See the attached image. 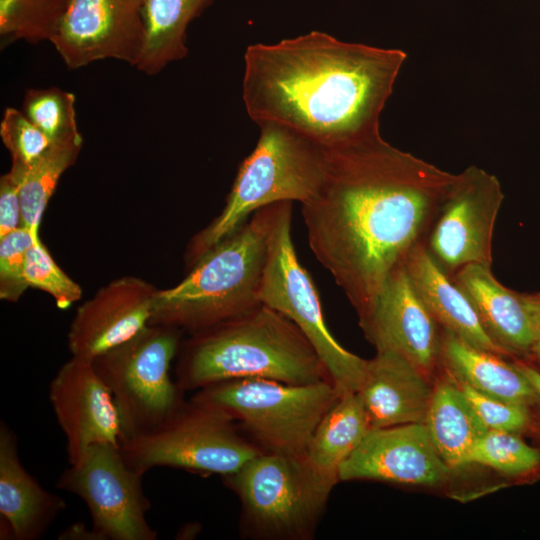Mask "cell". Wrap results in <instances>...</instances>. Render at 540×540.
Returning <instances> with one entry per match:
<instances>
[{"label":"cell","instance_id":"1","mask_svg":"<svg viewBox=\"0 0 540 540\" xmlns=\"http://www.w3.org/2000/svg\"><path fill=\"white\" fill-rule=\"evenodd\" d=\"M327 153L323 185L302 205V215L310 249L359 319L391 273L425 242L456 174L380 134Z\"/></svg>","mask_w":540,"mask_h":540},{"label":"cell","instance_id":"2","mask_svg":"<svg viewBox=\"0 0 540 540\" xmlns=\"http://www.w3.org/2000/svg\"><path fill=\"white\" fill-rule=\"evenodd\" d=\"M406 58L320 31L252 44L244 54L245 109L257 124L285 125L326 149L375 136Z\"/></svg>","mask_w":540,"mask_h":540},{"label":"cell","instance_id":"3","mask_svg":"<svg viewBox=\"0 0 540 540\" xmlns=\"http://www.w3.org/2000/svg\"><path fill=\"white\" fill-rule=\"evenodd\" d=\"M176 375L184 392L236 379L288 384L331 381L301 330L264 304L196 332L184 350Z\"/></svg>","mask_w":540,"mask_h":540},{"label":"cell","instance_id":"4","mask_svg":"<svg viewBox=\"0 0 540 540\" xmlns=\"http://www.w3.org/2000/svg\"><path fill=\"white\" fill-rule=\"evenodd\" d=\"M278 203L253 213L177 286L151 296V322L196 333L262 304L260 283Z\"/></svg>","mask_w":540,"mask_h":540},{"label":"cell","instance_id":"5","mask_svg":"<svg viewBox=\"0 0 540 540\" xmlns=\"http://www.w3.org/2000/svg\"><path fill=\"white\" fill-rule=\"evenodd\" d=\"M257 125V144L240 164L224 209L194 241L197 260L257 210L283 201L306 204L323 185L328 159L325 147L282 124Z\"/></svg>","mask_w":540,"mask_h":540},{"label":"cell","instance_id":"6","mask_svg":"<svg viewBox=\"0 0 540 540\" xmlns=\"http://www.w3.org/2000/svg\"><path fill=\"white\" fill-rule=\"evenodd\" d=\"M241 503V529L266 540H307L337 483L304 457L262 452L225 476Z\"/></svg>","mask_w":540,"mask_h":540},{"label":"cell","instance_id":"7","mask_svg":"<svg viewBox=\"0 0 540 540\" xmlns=\"http://www.w3.org/2000/svg\"><path fill=\"white\" fill-rule=\"evenodd\" d=\"M340 394L329 380L236 379L199 389L192 397L227 413L263 451L304 457L318 423Z\"/></svg>","mask_w":540,"mask_h":540},{"label":"cell","instance_id":"8","mask_svg":"<svg viewBox=\"0 0 540 540\" xmlns=\"http://www.w3.org/2000/svg\"><path fill=\"white\" fill-rule=\"evenodd\" d=\"M126 463L144 475L155 467L228 476L264 452L223 410L191 397L152 429L125 439Z\"/></svg>","mask_w":540,"mask_h":540},{"label":"cell","instance_id":"9","mask_svg":"<svg viewBox=\"0 0 540 540\" xmlns=\"http://www.w3.org/2000/svg\"><path fill=\"white\" fill-rule=\"evenodd\" d=\"M291 223L292 202H279L269 235L260 301L301 330L341 393L357 392L367 359L345 349L329 331L315 284L297 257Z\"/></svg>","mask_w":540,"mask_h":540},{"label":"cell","instance_id":"10","mask_svg":"<svg viewBox=\"0 0 540 540\" xmlns=\"http://www.w3.org/2000/svg\"><path fill=\"white\" fill-rule=\"evenodd\" d=\"M178 343L173 327H147L92 361L114 398L123 441L157 426L184 401L169 374Z\"/></svg>","mask_w":540,"mask_h":540},{"label":"cell","instance_id":"11","mask_svg":"<svg viewBox=\"0 0 540 540\" xmlns=\"http://www.w3.org/2000/svg\"><path fill=\"white\" fill-rule=\"evenodd\" d=\"M142 477L126 463L120 448L96 444L61 473L57 488L85 502L92 528L102 540H156L157 531L146 518L150 503Z\"/></svg>","mask_w":540,"mask_h":540},{"label":"cell","instance_id":"12","mask_svg":"<svg viewBox=\"0 0 540 540\" xmlns=\"http://www.w3.org/2000/svg\"><path fill=\"white\" fill-rule=\"evenodd\" d=\"M503 200L495 175L475 165L456 174L424 242L445 272L453 276L467 265H492L494 227Z\"/></svg>","mask_w":540,"mask_h":540},{"label":"cell","instance_id":"13","mask_svg":"<svg viewBox=\"0 0 540 540\" xmlns=\"http://www.w3.org/2000/svg\"><path fill=\"white\" fill-rule=\"evenodd\" d=\"M146 0H68L50 41L69 69L105 59L136 66L145 37Z\"/></svg>","mask_w":540,"mask_h":540},{"label":"cell","instance_id":"14","mask_svg":"<svg viewBox=\"0 0 540 540\" xmlns=\"http://www.w3.org/2000/svg\"><path fill=\"white\" fill-rule=\"evenodd\" d=\"M358 321L376 351L397 353L435 380L441 369L442 329L404 264L391 273L371 308Z\"/></svg>","mask_w":540,"mask_h":540},{"label":"cell","instance_id":"15","mask_svg":"<svg viewBox=\"0 0 540 540\" xmlns=\"http://www.w3.org/2000/svg\"><path fill=\"white\" fill-rule=\"evenodd\" d=\"M48 395L65 437L69 464L96 444L121 447L123 429L117 406L92 361L74 356L52 379Z\"/></svg>","mask_w":540,"mask_h":540},{"label":"cell","instance_id":"16","mask_svg":"<svg viewBox=\"0 0 540 540\" xmlns=\"http://www.w3.org/2000/svg\"><path fill=\"white\" fill-rule=\"evenodd\" d=\"M451 472L424 423H410L371 429L341 464L338 478L438 486Z\"/></svg>","mask_w":540,"mask_h":540},{"label":"cell","instance_id":"17","mask_svg":"<svg viewBox=\"0 0 540 540\" xmlns=\"http://www.w3.org/2000/svg\"><path fill=\"white\" fill-rule=\"evenodd\" d=\"M434 380L404 357L376 351L367 359L357 390L372 429L423 423L432 398Z\"/></svg>","mask_w":540,"mask_h":540},{"label":"cell","instance_id":"18","mask_svg":"<svg viewBox=\"0 0 540 540\" xmlns=\"http://www.w3.org/2000/svg\"><path fill=\"white\" fill-rule=\"evenodd\" d=\"M67 504L59 495L44 489L24 468L18 453L17 436L0 424V531L1 539L41 538Z\"/></svg>","mask_w":540,"mask_h":540},{"label":"cell","instance_id":"19","mask_svg":"<svg viewBox=\"0 0 540 540\" xmlns=\"http://www.w3.org/2000/svg\"><path fill=\"white\" fill-rule=\"evenodd\" d=\"M452 277L467 294L486 333L505 356H531L536 328L525 293L502 285L488 265H467Z\"/></svg>","mask_w":540,"mask_h":540},{"label":"cell","instance_id":"20","mask_svg":"<svg viewBox=\"0 0 540 540\" xmlns=\"http://www.w3.org/2000/svg\"><path fill=\"white\" fill-rule=\"evenodd\" d=\"M404 265L419 296L441 329L475 347L505 356L486 333L467 294L435 262L424 243L409 253Z\"/></svg>","mask_w":540,"mask_h":540},{"label":"cell","instance_id":"21","mask_svg":"<svg viewBox=\"0 0 540 540\" xmlns=\"http://www.w3.org/2000/svg\"><path fill=\"white\" fill-rule=\"evenodd\" d=\"M504 356L475 347L442 329L441 368L455 381L490 397L531 405L537 395L529 380Z\"/></svg>","mask_w":540,"mask_h":540},{"label":"cell","instance_id":"22","mask_svg":"<svg viewBox=\"0 0 540 540\" xmlns=\"http://www.w3.org/2000/svg\"><path fill=\"white\" fill-rule=\"evenodd\" d=\"M423 423L439 456L452 471L465 467L472 447L487 431L458 383L445 371L434 380Z\"/></svg>","mask_w":540,"mask_h":540},{"label":"cell","instance_id":"23","mask_svg":"<svg viewBox=\"0 0 540 540\" xmlns=\"http://www.w3.org/2000/svg\"><path fill=\"white\" fill-rule=\"evenodd\" d=\"M152 317L151 297L89 307L77 316L69 347L75 357L93 361L136 337Z\"/></svg>","mask_w":540,"mask_h":540},{"label":"cell","instance_id":"24","mask_svg":"<svg viewBox=\"0 0 540 540\" xmlns=\"http://www.w3.org/2000/svg\"><path fill=\"white\" fill-rule=\"evenodd\" d=\"M372 429L357 392L341 393L318 423L305 458L321 475L339 481L341 464Z\"/></svg>","mask_w":540,"mask_h":540},{"label":"cell","instance_id":"25","mask_svg":"<svg viewBox=\"0 0 540 540\" xmlns=\"http://www.w3.org/2000/svg\"><path fill=\"white\" fill-rule=\"evenodd\" d=\"M213 0H146V37L137 68L156 75L188 54L187 29Z\"/></svg>","mask_w":540,"mask_h":540},{"label":"cell","instance_id":"26","mask_svg":"<svg viewBox=\"0 0 540 540\" xmlns=\"http://www.w3.org/2000/svg\"><path fill=\"white\" fill-rule=\"evenodd\" d=\"M82 144H52L49 150L24 170L20 186L22 222L39 239L45 207L63 172L74 163Z\"/></svg>","mask_w":540,"mask_h":540},{"label":"cell","instance_id":"27","mask_svg":"<svg viewBox=\"0 0 540 540\" xmlns=\"http://www.w3.org/2000/svg\"><path fill=\"white\" fill-rule=\"evenodd\" d=\"M68 0H0L1 43L51 41Z\"/></svg>","mask_w":540,"mask_h":540},{"label":"cell","instance_id":"28","mask_svg":"<svg viewBox=\"0 0 540 540\" xmlns=\"http://www.w3.org/2000/svg\"><path fill=\"white\" fill-rule=\"evenodd\" d=\"M75 95L57 87L26 91L21 111L52 144L79 143Z\"/></svg>","mask_w":540,"mask_h":540},{"label":"cell","instance_id":"29","mask_svg":"<svg viewBox=\"0 0 540 540\" xmlns=\"http://www.w3.org/2000/svg\"><path fill=\"white\" fill-rule=\"evenodd\" d=\"M478 465L506 476L519 477L540 467V451L519 434L505 431H486L469 452L465 467Z\"/></svg>","mask_w":540,"mask_h":540},{"label":"cell","instance_id":"30","mask_svg":"<svg viewBox=\"0 0 540 540\" xmlns=\"http://www.w3.org/2000/svg\"><path fill=\"white\" fill-rule=\"evenodd\" d=\"M23 274L28 286L51 294L61 309L81 297L80 287L56 265L41 241L27 251Z\"/></svg>","mask_w":540,"mask_h":540},{"label":"cell","instance_id":"31","mask_svg":"<svg viewBox=\"0 0 540 540\" xmlns=\"http://www.w3.org/2000/svg\"><path fill=\"white\" fill-rule=\"evenodd\" d=\"M0 136L10 151L12 164L28 168L52 146L49 138L21 110L7 107L0 122Z\"/></svg>","mask_w":540,"mask_h":540},{"label":"cell","instance_id":"32","mask_svg":"<svg viewBox=\"0 0 540 540\" xmlns=\"http://www.w3.org/2000/svg\"><path fill=\"white\" fill-rule=\"evenodd\" d=\"M458 385L487 431L520 434L529 428L531 424L529 405L490 397L464 384Z\"/></svg>","mask_w":540,"mask_h":540},{"label":"cell","instance_id":"33","mask_svg":"<svg viewBox=\"0 0 540 540\" xmlns=\"http://www.w3.org/2000/svg\"><path fill=\"white\" fill-rule=\"evenodd\" d=\"M40 240L21 226L0 238L1 298L15 300L28 287L24 279L27 251Z\"/></svg>","mask_w":540,"mask_h":540},{"label":"cell","instance_id":"34","mask_svg":"<svg viewBox=\"0 0 540 540\" xmlns=\"http://www.w3.org/2000/svg\"><path fill=\"white\" fill-rule=\"evenodd\" d=\"M26 168L12 164L0 181V238L23 226L20 186Z\"/></svg>","mask_w":540,"mask_h":540},{"label":"cell","instance_id":"35","mask_svg":"<svg viewBox=\"0 0 540 540\" xmlns=\"http://www.w3.org/2000/svg\"><path fill=\"white\" fill-rule=\"evenodd\" d=\"M525 298L532 312L536 328V335L531 349V356L535 359L539 367L538 370L540 371V292L532 294L525 293Z\"/></svg>","mask_w":540,"mask_h":540},{"label":"cell","instance_id":"36","mask_svg":"<svg viewBox=\"0 0 540 540\" xmlns=\"http://www.w3.org/2000/svg\"><path fill=\"white\" fill-rule=\"evenodd\" d=\"M59 539L102 540L93 528L89 530L81 524H74L73 526L67 528L62 534L59 535Z\"/></svg>","mask_w":540,"mask_h":540},{"label":"cell","instance_id":"37","mask_svg":"<svg viewBox=\"0 0 540 540\" xmlns=\"http://www.w3.org/2000/svg\"><path fill=\"white\" fill-rule=\"evenodd\" d=\"M515 364L531 383L537 395V402L540 403V371L520 361Z\"/></svg>","mask_w":540,"mask_h":540}]
</instances>
